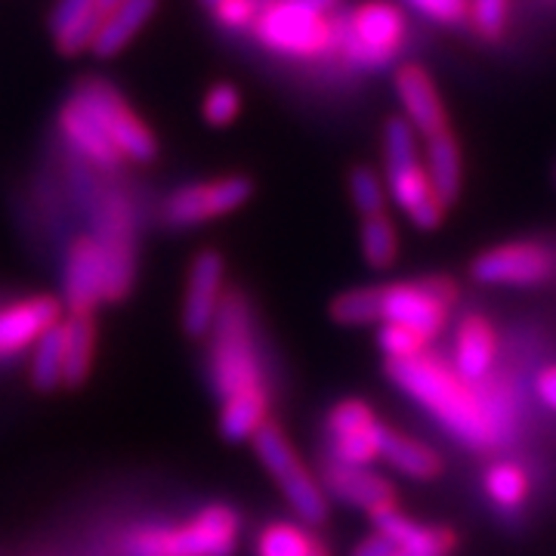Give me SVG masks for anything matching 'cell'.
<instances>
[{
  "label": "cell",
  "mask_w": 556,
  "mask_h": 556,
  "mask_svg": "<svg viewBox=\"0 0 556 556\" xmlns=\"http://www.w3.org/2000/svg\"><path fill=\"white\" fill-rule=\"evenodd\" d=\"M535 390H538V399H541L551 412H556V365L544 368V371L538 375Z\"/></svg>",
  "instance_id": "74e56055"
},
{
  "label": "cell",
  "mask_w": 556,
  "mask_h": 556,
  "mask_svg": "<svg viewBox=\"0 0 556 556\" xmlns=\"http://www.w3.org/2000/svg\"><path fill=\"white\" fill-rule=\"evenodd\" d=\"M211 378L219 396V433L226 442H248L269 424V387L260 365L251 303L226 291L211 328Z\"/></svg>",
  "instance_id": "6da1fadb"
},
{
  "label": "cell",
  "mask_w": 556,
  "mask_h": 556,
  "mask_svg": "<svg viewBox=\"0 0 556 556\" xmlns=\"http://www.w3.org/2000/svg\"><path fill=\"white\" fill-rule=\"evenodd\" d=\"M529 473L514 464V460H495L489 470H485V495L495 501L501 510L507 514H517L519 507L526 504L529 497Z\"/></svg>",
  "instance_id": "83f0119b"
},
{
  "label": "cell",
  "mask_w": 556,
  "mask_h": 556,
  "mask_svg": "<svg viewBox=\"0 0 556 556\" xmlns=\"http://www.w3.org/2000/svg\"><path fill=\"white\" fill-rule=\"evenodd\" d=\"M62 313H65L62 300L50 294H35L0 306V358L16 356L35 346L47 331L60 325Z\"/></svg>",
  "instance_id": "e0dca14e"
},
{
  "label": "cell",
  "mask_w": 556,
  "mask_h": 556,
  "mask_svg": "<svg viewBox=\"0 0 556 556\" xmlns=\"http://www.w3.org/2000/svg\"><path fill=\"white\" fill-rule=\"evenodd\" d=\"M375 519L378 535L393 541V547L402 554L412 556H452L457 538L452 529H433V526H420L415 519H408L402 510H387Z\"/></svg>",
  "instance_id": "ffe728a7"
},
{
  "label": "cell",
  "mask_w": 556,
  "mask_h": 556,
  "mask_svg": "<svg viewBox=\"0 0 556 556\" xmlns=\"http://www.w3.org/2000/svg\"><path fill=\"white\" fill-rule=\"evenodd\" d=\"M62 383L80 387L93 371L97 356V321L93 316L62 318Z\"/></svg>",
  "instance_id": "cb8c5ba5"
},
{
  "label": "cell",
  "mask_w": 556,
  "mask_h": 556,
  "mask_svg": "<svg viewBox=\"0 0 556 556\" xmlns=\"http://www.w3.org/2000/svg\"><path fill=\"white\" fill-rule=\"evenodd\" d=\"M214 3H217V0H201V7H207V10H211Z\"/></svg>",
  "instance_id": "60d3db41"
},
{
  "label": "cell",
  "mask_w": 556,
  "mask_h": 556,
  "mask_svg": "<svg viewBox=\"0 0 556 556\" xmlns=\"http://www.w3.org/2000/svg\"><path fill=\"white\" fill-rule=\"evenodd\" d=\"M100 28V13L93 0H56L50 13V35L62 56H80L90 50Z\"/></svg>",
  "instance_id": "603a6c76"
},
{
  "label": "cell",
  "mask_w": 556,
  "mask_h": 556,
  "mask_svg": "<svg viewBox=\"0 0 556 556\" xmlns=\"http://www.w3.org/2000/svg\"><path fill=\"white\" fill-rule=\"evenodd\" d=\"M408 38V20L393 0H365L338 22L334 50L353 68L383 72L399 60Z\"/></svg>",
  "instance_id": "8992f818"
},
{
  "label": "cell",
  "mask_w": 556,
  "mask_h": 556,
  "mask_svg": "<svg viewBox=\"0 0 556 556\" xmlns=\"http://www.w3.org/2000/svg\"><path fill=\"white\" fill-rule=\"evenodd\" d=\"M251 195H254V179L239 177V174L189 182L164 199L161 217L174 229H192V226H204V223L236 214L251 201Z\"/></svg>",
  "instance_id": "30bf717a"
},
{
  "label": "cell",
  "mask_w": 556,
  "mask_h": 556,
  "mask_svg": "<svg viewBox=\"0 0 556 556\" xmlns=\"http://www.w3.org/2000/svg\"><path fill=\"white\" fill-rule=\"evenodd\" d=\"M556 276V254L541 241H507L482 251L470 263V278L477 285H510V288H541Z\"/></svg>",
  "instance_id": "8fae6325"
},
{
  "label": "cell",
  "mask_w": 556,
  "mask_h": 556,
  "mask_svg": "<svg viewBox=\"0 0 556 556\" xmlns=\"http://www.w3.org/2000/svg\"><path fill=\"white\" fill-rule=\"evenodd\" d=\"M321 541L313 535L306 522L294 519H273L257 532L254 554L257 556H313Z\"/></svg>",
  "instance_id": "484cf974"
},
{
  "label": "cell",
  "mask_w": 556,
  "mask_h": 556,
  "mask_svg": "<svg viewBox=\"0 0 556 556\" xmlns=\"http://www.w3.org/2000/svg\"><path fill=\"white\" fill-rule=\"evenodd\" d=\"M350 201L358 211V217H378L387 214V186L375 167L368 164H356L350 170Z\"/></svg>",
  "instance_id": "1f68e13d"
},
{
  "label": "cell",
  "mask_w": 556,
  "mask_h": 556,
  "mask_svg": "<svg viewBox=\"0 0 556 556\" xmlns=\"http://www.w3.org/2000/svg\"><path fill=\"white\" fill-rule=\"evenodd\" d=\"M380 457H383L393 470H399L402 477L417 479V482L437 479L439 473H442V457H439L430 445L405 437V433H396V430H390V427H387V437H383V455Z\"/></svg>",
  "instance_id": "d4e9b609"
},
{
  "label": "cell",
  "mask_w": 556,
  "mask_h": 556,
  "mask_svg": "<svg viewBox=\"0 0 556 556\" xmlns=\"http://www.w3.org/2000/svg\"><path fill=\"white\" fill-rule=\"evenodd\" d=\"M325 495H331L350 504V507H358L371 517H380L387 510H396L399 497L396 489L387 482V479L375 473L371 467H346V464H328L325 467Z\"/></svg>",
  "instance_id": "ac0fdd59"
},
{
  "label": "cell",
  "mask_w": 556,
  "mask_h": 556,
  "mask_svg": "<svg viewBox=\"0 0 556 556\" xmlns=\"http://www.w3.org/2000/svg\"><path fill=\"white\" fill-rule=\"evenodd\" d=\"M424 161H427V170H430V179L437 186L439 199L452 207L460 195V179H464L460 146H457L455 134L424 142Z\"/></svg>",
  "instance_id": "4316f807"
},
{
  "label": "cell",
  "mask_w": 556,
  "mask_h": 556,
  "mask_svg": "<svg viewBox=\"0 0 556 556\" xmlns=\"http://www.w3.org/2000/svg\"><path fill=\"white\" fill-rule=\"evenodd\" d=\"M62 291V306L68 309V316H93L100 303H109V257L97 236H78L72 241Z\"/></svg>",
  "instance_id": "4fadbf2b"
},
{
  "label": "cell",
  "mask_w": 556,
  "mask_h": 556,
  "mask_svg": "<svg viewBox=\"0 0 556 556\" xmlns=\"http://www.w3.org/2000/svg\"><path fill=\"white\" fill-rule=\"evenodd\" d=\"M387 378L470 448H492L501 439V424L489 399L479 396L473 383H467L445 362L427 353L417 358L387 362Z\"/></svg>",
  "instance_id": "7a4b0ae2"
},
{
  "label": "cell",
  "mask_w": 556,
  "mask_h": 556,
  "mask_svg": "<svg viewBox=\"0 0 556 556\" xmlns=\"http://www.w3.org/2000/svg\"><path fill=\"white\" fill-rule=\"evenodd\" d=\"M393 556H412V554H402V551H396V554H393Z\"/></svg>",
  "instance_id": "b9f144b4"
},
{
  "label": "cell",
  "mask_w": 556,
  "mask_h": 556,
  "mask_svg": "<svg viewBox=\"0 0 556 556\" xmlns=\"http://www.w3.org/2000/svg\"><path fill=\"white\" fill-rule=\"evenodd\" d=\"M396 87L399 105H402V118L412 124L417 137L424 142H433L439 137L452 134V121H448V109L439 97L437 80L430 78V72L417 62H402L396 68Z\"/></svg>",
  "instance_id": "5bb4252c"
},
{
  "label": "cell",
  "mask_w": 556,
  "mask_h": 556,
  "mask_svg": "<svg viewBox=\"0 0 556 556\" xmlns=\"http://www.w3.org/2000/svg\"><path fill=\"white\" fill-rule=\"evenodd\" d=\"M331 318L338 325H380V285L378 288H353L346 294L331 300Z\"/></svg>",
  "instance_id": "4dcf8cb0"
},
{
  "label": "cell",
  "mask_w": 556,
  "mask_h": 556,
  "mask_svg": "<svg viewBox=\"0 0 556 556\" xmlns=\"http://www.w3.org/2000/svg\"><path fill=\"white\" fill-rule=\"evenodd\" d=\"M241 112V93L236 84L229 80H219L214 84L207 93H204V102H201V115L211 127H229L232 121L239 118Z\"/></svg>",
  "instance_id": "836d02e7"
},
{
  "label": "cell",
  "mask_w": 556,
  "mask_h": 556,
  "mask_svg": "<svg viewBox=\"0 0 556 556\" xmlns=\"http://www.w3.org/2000/svg\"><path fill=\"white\" fill-rule=\"evenodd\" d=\"M226 298V260L219 251H199L182 294V331L189 338H207Z\"/></svg>",
  "instance_id": "9a60e30c"
},
{
  "label": "cell",
  "mask_w": 556,
  "mask_h": 556,
  "mask_svg": "<svg viewBox=\"0 0 556 556\" xmlns=\"http://www.w3.org/2000/svg\"><path fill=\"white\" fill-rule=\"evenodd\" d=\"M241 517L226 504H211L186 522L146 526L127 538L130 556H232L239 547Z\"/></svg>",
  "instance_id": "5b68a950"
},
{
  "label": "cell",
  "mask_w": 556,
  "mask_h": 556,
  "mask_svg": "<svg viewBox=\"0 0 556 556\" xmlns=\"http://www.w3.org/2000/svg\"><path fill=\"white\" fill-rule=\"evenodd\" d=\"M340 3L343 0H266L254 22V38L278 56L321 60L334 50Z\"/></svg>",
  "instance_id": "277c9868"
},
{
  "label": "cell",
  "mask_w": 556,
  "mask_h": 556,
  "mask_svg": "<svg viewBox=\"0 0 556 556\" xmlns=\"http://www.w3.org/2000/svg\"><path fill=\"white\" fill-rule=\"evenodd\" d=\"M251 442H254L260 464L269 470V477L276 479V485L281 489V495L288 497V504L294 507L300 522H306L309 529L321 526L328 519V495H325L321 482L306 470L298 448L281 433V427L269 420L260 427L257 437Z\"/></svg>",
  "instance_id": "52a82bcc"
},
{
  "label": "cell",
  "mask_w": 556,
  "mask_h": 556,
  "mask_svg": "<svg viewBox=\"0 0 556 556\" xmlns=\"http://www.w3.org/2000/svg\"><path fill=\"white\" fill-rule=\"evenodd\" d=\"M260 0H217L211 7L214 20L219 28L226 31H241V28H254V22L260 16Z\"/></svg>",
  "instance_id": "d590c367"
},
{
  "label": "cell",
  "mask_w": 556,
  "mask_h": 556,
  "mask_svg": "<svg viewBox=\"0 0 556 556\" xmlns=\"http://www.w3.org/2000/svg\"><path fill=\"white\" fill-rule=\"evenodd\" d=\"M362 254L371 269H390L399 257V229L390 214L362 219Z\"/></svg>",
  "instance_id": "f1b7e54d"
},
{
  "label": "cell",
  "mask_w": 556,
  "mask_h": 556,
  "mask_svg": "<svg viewBox=\"0 0 556 556\" xmlns=\"http://www.w3.org/2000/svg\"><path fill=\"white\" fill-rule=\"evenodd\" d=\"M155 13H159V0H124L118 10H112L100 22L97 38L90 43V53L100 60H112V56L124 53Z\"/></svg>",
  "instance_id": "7402d4cb"
},
{
  "label": "cell",
  "mask_w": 556,
  "mask_h": 556,
  "mask_svg": "<svg viewBox=\"0 0 556 556\" xmlns=\"http://www.w3.org/2000/svg\"><path fill=\"white\" fill-rule=\"evenodd\" d=\"M399 3L412 7L424 20L437 22V25H457L470 13V0H399Z\"/></svg>",
  "instance_id": "8d00e7d4"
},
{
  "label": "cell",
  "mask_w": 556,
  "mask_h": 556,
  "mask_svg": "<svg viewBox=\"0 0 556 556\" xmlns=\"http://www.w3.org/2000/svg\"><path fill=\"white\" fill-rule=\"evenodd\" d=\"M497 356V331L485 316H464L455 334V371L467 383H479Z\"/></svg>",
  "instance_id": "44dd1931"
},
{
  "label": "cell",
  "mask_w": 556,
  "mask_h": 556,
  "mask_svg": "<svg viewBox=\"0 0 556 556\" xmlns=\"http://www.w3.org/2000/svg\"><path fill=\"white\" fill-rule=\"evenodd\" d=\"M60 130L65 142L78 152L80 159L90 161L93 167L115 170L121 164V155L115 152V146L109 142V137L100 130V124L93 121V115L84 109V102L75 93L60 109Z\"/></svg>",
  "instance_id": "d6986e66"
},
{
  "label": "cell",
  "mask_w": 556,
  "mask_h": 556,
  "mask_svg": "<svg viewBox=\"0 0 556 556\" xmlns=\"http://www.w3.org/2000/svg\"><path fill=\"white\" fill-rule=\"evenodd\" d=\"M75 97L84 102V109L100 124V130L115 146L121 161H134V164L155 161V155H159L155 130L139 118L137 109L124 100V93L115 84L102 78H87L78 84Z\"/></svg>",
  "instance_id": "ba28073f"
},
{
  "label": "cell",
  "mask_w": 556,
  "mask_h": 556,
  "mask_svg": "<svg viewBox=\"0 0 556 556\" xmlns=\"http://www.w3.org/2000/svg\"><path fill=\"white\" fill-rule=\"evenodd\" d=\"M97 241L109 257V300H124L134 285L137 248H134V214L130 204L112 195L97 214Z\"/></svg>",
  "instance_id": "2e32d148"
},
{
  "label": "cell",
  "mask_w": 556,
  "mask_h": 556,
  "mask_svg": "<svg viewBox=\"0 0 556 556\" xmlns=\"http://www.w3.org/2000/svg\"><path fill=\"white\" fill-rule=\"evenodd\" d=\"M507 13H510V0H470L467 20L473 22L479 38L497 40L507 28Z\"/></svg>",
  "instance_id": "e575fe53"
},
{
  "label": "cell",
  "mask_w": 556,
  "mask_h": 556,
  "mask_svg": "<svg viewBox=\"0 0 556 556\" xmlns=\"http://www.w3.org/2000/svg\"><path fill=\"white\" fill-rule=\"evenodd\" d=\"M328 439L334 464L371 467L383 455L387 424H380L375 408L365 399H343L328 415Z\"/></svg>",
  "instance_id": "7c38bea8"
},
{
  "label": "cell",
  "mask_w": 556,
  "mask_h": 556,
  "mask_svg": "<svg viewBox=\"0 0 556 556\" xmlns=\"http://www.w3.org/2000/svg\"><path fill=\"white\" fill-rule=\"evenodd\" d=\"M383 174L387 195L420 232H433L442 226L448 204L439 199L427 161L420 155L417 134L402 115L383 124Z\"/></svg>",
  "instance_id": "3957f363"
},
{
  "label": "cell",
  "mask_w": 556,
  "mask_h": 556,
  "mask_svg": "<svg viewBox=\"0 0 556 556\" xmlns=\"http://www.w3.org/2000/svg\"><path fill=\"white\" fill-rule=\"evenodd\" d=\"M430 340L417 334L408 325H396V321H380L378 328V346L383 350L387 362H402V358H417L427 353Z\"/></svg>",
  "instance_id": "d6a6232c"
},
{
  "label": "cell",
  "mask_w": 556,
  "mask_h": 556,
  "mask_svg": "<svg viewBox=\"0 0 556 556\" xmlns=\"http://www.w3.org/2000/svg\"><path fill=\"white\" fill-rule=\"evenodd\" d=\"M62 325V321H60ZM56 325L53 331H47L43 338L35 343L31 353V383L50 393L62 387V328Z\"/></svg>",
  "instance_id": "f546056e"
},
{
  "label": "cell",
  "mask_w": 556,
  "mask_h": 556,
  "mask_svg": "<svg viewBox=\"0 0 556 556\" xmlns=\"http://www.w3.org/2000/svg\"><path fill=\"white\" fill-rule=\"evenodd\" d=\"M393 554H396L393 541H387V538L378 535V532H375L371 538H365L356 551H353V556H393Z\"/></svg>",
  "instance_id": "f35d334b"
},
{
  "label": "cell",
  "mask_w": 556,
  "mask_h": 556,
  "mask_svg": "<svg viewBox=\"0 0 556 556\" xmlns=\"http://www.w3.org/2000/svg\"><path fill=\"white\" fill-rule=\"evenodd\" d=\"M313 556H331V554H328V547L321 544V547H318V551H316V554H313Z\"/></svg>",
  "instance_id": "ab89813d"
},
{
  "label": "cell",
  "mask_w": 556,
  "mask_h": 556,
  "mask_svg": "<svg viewBox=\"0 0 556 556\" xmlns=\"http://www.w3.org/2000/svg\"><path fill=\"white\" fill-rule=\"evenodd\" d=\"M457 303V285L448 276L380 285V321L408 325L427 340L439 338Z\"/></svg>",
  "instance_id": "9c48e42d"
}]
</instances>
